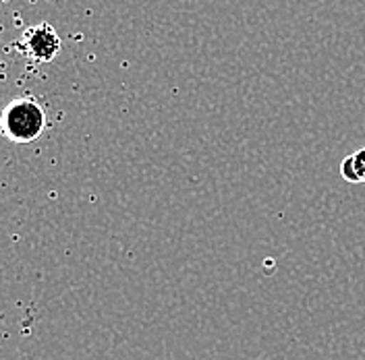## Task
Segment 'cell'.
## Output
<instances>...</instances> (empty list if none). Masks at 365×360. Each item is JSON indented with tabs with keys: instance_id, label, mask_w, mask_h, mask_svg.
I'll list each match as a JSON object with an SVG mask.
<instances>
[{
	"instance_id": "cell-2",
	"label": "cell",
	"mask_w": 365,
	"mask_h": 360,
	"mask_svg": "<svg viewBox=\"0 0 365 360\" xmlns=\"http://www.w3.org/2000/svg\"><path fill=\"white\" fill-rule=\"evenodd\" d=\"M17 50L34 63H52L61 52V38L52 25L38 23L23 31L21 40L17 42Z\"/></svg>"
},
{
	"instance_id": "cell-1",
	"label": "cell",
	"mask_w": 365,
	"mask_h": 360,
	"mask_svg": "<svg viewBox=\"0 0 365 360\" xmlns=\"http://www.w3.org/2000/svg\"><path fill=\"white\" fill-rule=\"evenodd\" d=\"M2 133L13 143H34L46 129V112L34 97H15L2 110Z\"/></svg>"
},
{
	"instance_id": "cell-3",
	"label": "cell",
	"mask_w": 365,
	"mask_h": 360,
	"mask_svg": "<svg viewBox=\"0 0 365 360\" xmlns=\"http://www.w3.org/2000/svg\"><path fill=\"white\" fill-rule=\"evenodd\" d=\"M341 176L346 182H353V184H357V182H361L359 179V174H357V170H355V162H353V154L351 156H346V158L341 162Z\"/></svg>"
},
{
	"instance_id": "cell-4",
	"label": "cell",
	"mask_w": 365,
	"mask_h": 360,
	"mask_svg": "<svg viewBox=\"0 0 365 360\" xmlns=\"http://www.w3.org/2000/svg\"><path fill=\"white\" fill-rule=\"evenodd\" d=\"M353 162H355V170H357L359 179L361 182H365V147L353 154Z\"/></svg>"
}]
</instances>
